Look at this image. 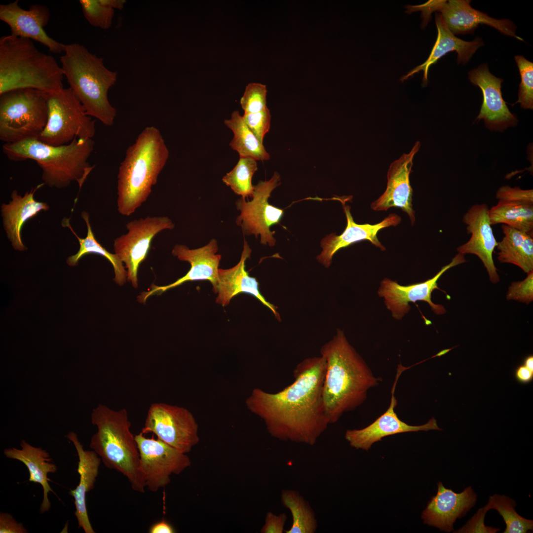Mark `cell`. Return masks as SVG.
I'll use <instances>...</instances> for the list:
<instances>
[{"label":"cell","mask_w":533,"mask_h":533,"mask_svg":"<svg viewBox=\"0 0 533 533\" xmlns=\"http://www.w3.org/2000/svg\"><path fill=\"white\" fill-rule=\"evenodd\" d=\"M325 371L323 356L306 358L294 370L291 384L274 393L253 389L247 407L272 437L312 446L330 424L322 397Z\"/></svg>","instance_id":"6da1fadb"},{"label":"cell","mask_w":533,"mask_h":533,"mask_svg":"<svg viewBox=\"0 0 533 533\" xmlns=\"http://www.w3.org/2000/svg\"><path fill=\"white\" fill-rule=\"evenodd\" d=\"M320 351L326 360L323 400L329 423H334L343 414L360 406L369 389L381 380L374 376L339 329Z\"/></svg>","instance_id":"7a4b0ae2"},{"label":"cell","mask_w":533,"mask_h":533,"mask_svg":"<svg viewBox=\"0 0 533 533\" xmlns=\"http://www.w3.org/2000/svg\"><path fill=\"white\" fill-rule=\"evenodd\" d=\"M169 150L159 130L146 127L127 150L117 175L118 212L128 216L145 202L169 157Z\"/></svg>","instance_id":"3957f363"},{"label":"cell","mask_w":533,"mask_h":533,"mask_svg":"<svg viewBox=\"0 0 533 533\" xmlns=\"http://www.w3.org/2000/svg\"><path fill=\"white\" fill-rule=\"evenodd\" d=\"M92 139L75 138L64 145L52 146L38 139L4 143L2 152L10 160L32 159L42 169V179L50 187L65 188L72 182L79 189L93 169L88 159L94 150Z\"/></svg>","instance_id":"277c9868"},{"label":"cell","mask_w":533,"mask_h":533,"mask_svg":"<svg viewBox=\"0 0 533 533\" xmlns=\"http://www.w3.org/2000/svg\"><path fill=\"white\" fill-rule=\"evenodd\" d=\"M61 66L32 40L12 35L0 38V95L31 88L48 93L64 88Z\"/></svg>","instance_id":"5b68a950"},{"label":"cell","mask_w":533,"mask_h":533,"mask_svg":"<svg viewBox=\"0 0 533 533\" xmlns=\"http://www.w3.org/2000/svg\"><path fill=\"white\" fill-rule=\"evenodd\" d=\"M61 67L70 88L81 102L86 114L106 126H112L116 111L108 97L115 83L117 73L106 68L103 59L78 43L64 45Z\"/></svg>","instance_id":"8992f818"},{"label":"cell","mask_w":533,"mask_h":533,"mask_svg":"<svg viewBox=\"0 0 533 533\" xmlns=\"http://www.w3.org/2000/svg\"><path fill=\"white\" fill-rule=\"evenodd\" d=\"M91 418L97 431L91 438L90 448L106 467L122 474L134 491L144 493L139 453L126 409L115 411L100 404L93 409Z\"/></svg>","instance_id":"52a82bcc"},{"label":"cell","mask_w":533,"mask_h":533,"mask_svg":"<svg viewBox=\"0 0 533 533\" xmlns=\"http://www.w3.org/2000/svg\"><path fill=\"white\" fill-rule=\"evenodd\" d=\"M48 93L24 88L0 95V139L14 143L39 138L47 120Z\"/></svg>","instance_id":"ba28073f"},{"label":"cell","mask_w":533,"mask_h":533,"mask_svg":"<svg viewBox=\"0 0 533 533\" xmlns=\"http://www.w3.org/2000/svg\"><path fill=\"white\" fill-rule=\"evenodd\" d=\"M47 105V120L39 138L41 141L61 146L75 138L94 137L95 121L70 87L48 93Z\"/></svg>","instance_id":"9c48e42d"},{"label":"cell","mask_w":533,"mask_h":533,"mask_svg":"<svg viewBox=\"0 0 533 533\" xmlns=\"http://www.w3.org/2000/svg\"><path fill=\"white\" fill-rule=\"evenodd\" d=\"M198 426L188 409L164 403L150 406L141 432L157 438L187 454L199 441Z\"/></svg>","instance_id":"30bf717a"},{"label":"cell","mask_w":533,"mask_h":533,"mask_svg":"<svg viewBox=\"0 0 533 533\" xmlns=\"http://www.w3.org/2000/svg\"><path fill=\"white\" fill-rule=\"evenodd\" d=\"M135 439L145 487L152 492L167 486L171 475L180 474L191 464L186 454L158 438H147L141 432Z\"/></svg>","instance_id":"8fae6325"},{"label":"cell","mask_w":533,"mask_h":533,"mask_svg":"<svg viewBox=\"0 0 533 533\" xmlns=\"http://www.w3.org/2000/svg\"><path fill=\"white\" fill-rule=\"evenodd\" d=\"M280 181L279 174L275 172L269 180L261 181L254 186L250 201L241 197L236 201V209L240 212L236 223L241 228L243 234H255L257 238L260 235V243L270 246L276 243L274 231H270V228L279 223L284 211L269 204L268 200L272 191L280 185Z\"/></svg>","instance_id":"7c38bea8"},{"label":"cell","mask_w":533,"mask_h":533,"mask_svg":"<svg viewBox=\"0 0 533 533\" xmlns=\"http://www.w3.org/2000/svg\"><path fill=\"white\" fill-rule=\"evenodd\" d=\"M174 224L167 217H150L132 220L126 224L127 232L114 239L115 254L125 264L127 280L136 288L138 271L145 260L154 237L164 229H172Z\"/></svg>","instance_id":"4fadbf2b"},{"label":"cell","mask_w":533,"mask_h":533,"mask_svg":"<svg viewBox=\"0 0 533 533\" xmlns=\"http://www.w3.org/2000/svg\"><path fill=\"white\" fill-rule=\"evenodd\" d=\"M466 261L464 255L457 253L451 262L442 267L433 277L422 282L407 286L401 285L396 281L384 278L381 282L378 293L384 299L387 308L397 320H401L409 311L410 303L420 301L427 303L436 314H443L446 310L442 305L432 302V293L435 289H439L437 281L443 273Z\"/></svg>","instance_id":"5bb4252c"},{"label":"cell","mask_w":533,"mask_h":533,"mask_svg":"<svg viewBox=\"0 0 533 533\" xmlns=\"http://www.w3.org/2000/svg\"><path fill=\"white\" fill-rule=\"evenodd\" d=\"M218 250L217 241L214 239L206 245L193 249L183 244H176L172 249V255L180 261L189 262L190 265V270L185 275L171 284L161 286L152 284L147 291L138 297V301L144 303L152 295H160L188 281L207 280L211 283L213 288L218 280L221 259V255L216 254Z\"/></svg>","instance_id":"9a60e30c"},{"label":"cell","mask_w":533,"mask_h":533,"mask_svg":"<svg viewBox=\"0 0 533 533\" xmlns=\"http://www.w3.org/2000/svg\"><path fill=\"white\" fill-rule=\"evenodd\" d=\"M405 369L406 368L401 365L398 368L391 389L390 405L387 410L368 426L360 429H348L346 431L345 438L351 447L367 451L374 443L381 441L382 438L386 436L408 432L442 430L438 427L437 420L434 418L424 424L411 425L398 417L394 411L397 404L394 392L398 378Z\"/></svg>","instance_id":"2e32d148"},{"label":"cell","mask_w":533,"mask_h":533,"mask_svg":"<svg viewBox=\"0 0 533 533\" xmlns=\"http://www.w3.org/2000/svg\"><path fill=\"white\" fill-rule=\"evenodd\" d=\"M49 18V10L44 5H32L24 9L18 0L0 5V19L9 27L11 35L34 40L53 53L59 54L64 52V44L50 38L44 30Z\"/></svg>","instance_id":"e0dca14e"},{"label":"cell","mask_w":533,"mask_h":533,"mask_svg":"<svg viewBox=\"0 0 533 533\" xmlns=\"http://www.w3.org/2000/svg\"><path fill=\"white\" fill-rule=\"evenodd\" d=\"M489 210L486 204H474L464 214L462 222L471 237L457 250L464 255L470 254L477 256L486 268L491 282L496 283L499 281V276L493 254L498 242L493 233Z\"/></svg>","instance_id":"ac0fdd59"},{"label":"cell","mask_w":533,"mask_h":533,"mask_svg":"<svg viewBox=\"0 0 533 533\" xmlns=\"http://www.w3.org/2000/svg\"><path fill=\"white\" fill-rule=\"evenodd\" d=\"M468 79L481 89L483 103L476 120L483 119L486 127L492 131L502 132L515 126L518 119L509 110L501 91L503 80L492 75L487 64L479 66L468 73Z\"/></svg>","instance_id":"d6986e66"},{"label":"cell","mask_w":533,"mask_h":533,"mask_svg":"<svg viewBox=\"0 0 533 533\" xmlns=\"http://www.w3.org/2000/svg\"><path fill=\"white\" fill-rule=\"evenodd\" d=\"M420 147L417 142L410 152L403 154L389 166L387 173V186L384 192L371 205L375 211H386L391 207H399L409 216L412 225L415 222L413 208V190L410 175L415 154Z\"/></svg>","instance_id":"ffe728a7"},{"label":"cell","mask_w":533,"mask_h":533,"mask_svg":"<svg viewBox=\"0 0 533 533\" xmlns=\"http://www.w3.org/2000/svg\"><path fill=\"white\" fill-rule=\"evenodd\" d=\"M437 494L428 502L422 513L423 523L450 533L457 519L464 517L475 505L477 495L471 486L460 493L446 488L441 482L437 484Z\"/></svg>","instance_id":"44dd1931"},{"label":"cell","mask_w":533,"mask_h":533,"mask_svg":"<svg viewBox=\"0 0 533 533\" xmlns=\"http://www.w3.org/2000/svg\"><path fill=\"white\" fill-rule=\"evenodd\" d=\"M339 200L342 203L346 216V227L340 235L333 233L324 237L321 242L322 251L316 257L318 261L327 268L331 265L333 257L338 250L355 242L368 240L381 250L384 251L385 247L378 238V232L387 227L396 226L401 221L399 215L391 213L376 224H358L353 220L350 212V207L345 205L344 200Z\"/></svg>","instance_id":"7402d4cb"},{"label":"cell","mask_w":533,"mask_h":533,"mask_svg":"<svg viewBox=\"0 0 533 533\" xmlns=\"http://www.w3.org/2000/svg\"><path fill=\"white\" fill-rule=\"evenodd\" d=\"M470 0H437L436 11L440 12L449 30L454 35L473 33L479 24L492 27L502 34L516 38V26L509 19H496L472 8Z\"/></svg>","instance_id":"603a6c76"},{"label":"cell","mask_w":533,"mask_h":533,"mask_svg":"<svg viewBox=\"0 0 533 533\" xmlns=\"http://www.w3.org/2000/svg\"><path fill=\"white\" fill-rule=\"evenodd\" d=\"M252 250L244 239L243 249L239 262L228 269L219 268L218 277L213 290L217 294L216 302L223 306L228 305L231 300L241 293L252 295L267 306L275 318L281 321L276 307L267 302L259 290V283L255 277L250 276L245 270V262L250 258Z\"/></svg>","instance_id":"cb8c5ba5"},{"label":"cell","mask_w":533,"mask_h":533,"mask_svg":"<svg viewBox=\"0 0 533 533\" xmlns=\"http://www.w3.org/2000/svg\"><path fill=\"white\" fill-rule=\"evenodd\" d=\"M66 437L74 445L78 457L77 472L80 476L79 482L76 489L71 490L69 492L74 499L75 515L78 527L82 529L85 533H94L87 513L86 495L94 489L101 459L94 451L84 450L77 434L74 432H69Z\"/></svg>","instance_id":"d4e9b609"},{"label":"cell","mask_w":533,"mask_h":533,"mask_svg":"<svg viewBox=\"0 0 533 533\" xmlns=\"http://www.w3.org/2000/svg\"><path fill=\"white\" fill-rule=\"evenodd\" d=\"M42 185L32 189L23 196L19 194L16 190H13L11 194V201L1 206L3 228L11 245L16 250L23 251L27 249L21 236L25 223L40 211H46L49 208L46 203L35 199L36 191Z\"/></svg>","instance_id":"484cf974"},{"label":"cell","mask_w":533,"mask_h":533,"mask_svg":"<svg viewBox=\"0 0 533 533\" xmlns=\"http://www.w3.org/2000/svg\"><path fill=\"white\" fill-rule=\"evenodd\" d=\"M20 449L9 448L4 450L3 454L7 458L21 461L28 469L29 481L39 484L43 489V499L39 511L43 514L49 510L51 502L48 495L49 492L55 493L49 484V473H55L56 465L52 462L49 453L41 448L34 447L25 440L20 444Z\"/></svg>","instance_id":"4316f807"},{"label":"cell","mask_w":533,"mask_h":533,"mask_svg":"<svg viewBox=\"0 0 533 533\" xmlns=\"http://www.w3.org/2000/svg\"><path fill=\"white\" fill-rule=\"evenodd\" d=\"M435 23L438 31L437 38L428 59L424 63L402 77L401 80L404 81L415 74L422 71V82L423 85H425L427 83L429 67L445 54L451 51H456L457 53L458 63L465 64L469 61L477 50L484 45V42L479 38H477L471 41H467L456 37L447 27L440 13L436 14Z\"/></svg>","instance_id":"83f0119b"},{"label":"cell","mask_w":533,"mask_h":533,"mask_svg":"<svg viewBox=\"0 0 533 533\" xmlns=\"http://www.w3.org/2000/svg\"><path fill=\"white\" fill-rule=\"evenodd\" d=\"M501 229L504 236L496 246L498 260L515 265L526 273L533 271V235L505 225Z\"/></svg>","instance_id":"f1b7e54d"},{"label":"cell","mask_w":533,"mask_h":533,"mask_svg":"<svg viewBox=\"0 0 533 533\" xmlns=\"http://www.w3.org/2000/svg\"><path fill=\"white\" fill-rule=\"evenodd\" d=\"M81 216L87 226V235L84 238L77 235L68 220L65 219V221H64L65 226L68 227L71 230L73 233L77 238L79 244L78 251L76 254L68 257L67 263L70 266H75L77 265L79 260L86 254L92 253L100 255L106 258L112 264L115 275L114 281L117 284L122 285L127 280V270L125 269L123 263L115 253L112 254L108 251L96 240L92 230L89 214L86 212L83 211L81 213Z\"/></svg>","instance_id":"f546056e"},{"label":"cell","mask_w":533,"mask_h":533,"mask_svg":"<svg viewBox=\"0 0 533 533\" xmlns=\"http://www.w3.org/2000/svg\"><path fill=\"white\" fill-rule=\"evenodd\" d=\"M224 123L233 133L229 146L238 153L239 157L261 161L269 159L270 155L263 143L247 126L238 111H233L230 118L225 120Z\"/></svg>","instance_id":"4dcf8cb0"},{"label":"cell","mask_w":533,"mask_h":533,"mask_svg":"<svg viewBox=\"0 0 533 533\" xmlns=\"http://www.w3.org/2000/svg\"><path fill=\"white\" fill-rule=\"evenodd\" d=\"M491 225H507L533 235V204L498 200L489 210Z\"/></svg>","instance_id":"1f68e13d"},{"label":"cell","mask_w":533,"mask_h":533,"mask_svg":"<svg viewBox=\"0 0 533 533\" xmlns=\"http://www.w3.org/2000/svg\"><path fill=\"white\" fill-rule=\"evenodd\" d=\"M281 501L289 509L293 519L292 526L286 533H314L317 527L315 515L309 503L293 490H283Z\"/></svg>","instance_id":"d6a6232c"},{"label":"cell","mask_w":533,"mask_h":533,"mask_svg":"<svg viewBox=\"0 0 533 533\" xmlns=\"http://www.w3.org/2000/svg\"><path fill=\"white\" fill-rule=\"evenodd\" d=\"M516 501L505 495L494 494L489 496L484 506L488 511L496 510L506 525L503 533H527L533 531V520L525 518L515 510Z\"/></svg>","instance_id":"836d02e7"},{"label":"cell","mask_w":533,"mask_h":533,"mask_svg":"<svg viewBox=\"0 0 533 533\" xmlns=\"http://www.w3.org/2000/svg\"><path fill=\"white\" fill-rule=\"evenodd\" d=\"M256 161L249 157H239L234 168L222 178L223 182L235 194L245 199L252 198L253 195L254 186L252 180L258 169Z\"/></svg>","instance_id":"e575fe53"},{"label":"cell","mask_w":533,"mask_h":533,"mask_svg":"<svg viewBox=\"0 0 533 533\" xmlns=\"http://www.w3.org/2000/svg\"><path fill=\"white\" fill-rule=\"evenodd\" d=\"M515 60L521 75L518 100L515 103L520 104L524 109H533V64L524 56H515Z\"/></svg>","instance_id":"d590c367"},{"label":"cell","mask_w":533,"mask_h":533,"mask_svg":"<svg viewBox=\"0 0 533 533\" xmlns=\"http://www.w3.org/2000/svg\"><path fill=\"white\" fill-rule=\"evenodd\" d=\"M83 14L92 26L106 30L112 24L114 10L102 4L99 0H80Z\"/></svg>","instance_id":"8d00e7d4"},{"label":"cell","mask_w":533,"mask_h":533,"mask_svg":"<svg viewBox=\"0 0 533 533\" xmlns=\"http://www.w3.org/2000/svg\"><path fill=\"white\" fill-rule=\"evenodd\" d=\"M267 89L260 83H249L240 100V104L244 113L260 112L266 106Z\"/></svg>","instance_id":"74e56055"},{"label":"cell","mask_w":533,"mask_h":533,"mask_svg":"<svg viewBox=\"0 0 533 533\" xmlns=\"http://www.w3.org/2000/svg\"><path fill=\"white\" fill-rule=\"evenodd\" d=\"M243 120L258 140L263 143L266 134L270 126L271 115L267 107L255 113H244Z\"/></svg>","instance_id":"f35d334b"},{"label":"cell","mask_w":533,"mask_h":533,"mask_svg":"<svg viewBox=\"0 0 533 533\" xmlns=\"http://www.w3.org/2000/svg\"><path fill=\"white\" fill-rule=\"evenodd\" d=\"M506 299L529 304L533 300V271L527 273L522 281L512 282L508 288Z\"/></svg>","instance_id":"ab89813d"},{"label":"cell","mask_w":533,"mask_h":533,"mask_svg":"<svg viewBox=\"0 0 533 533\" xmlns=\"http://www.w3.org/2000/svg\"><path fill=\"white\" fill-rule=\"evenodd\" d=\"M496 198L498 200L533 204V190H522L517 187L512 188L508 185L503 186L497 190Z\"/></svg>","instance_id":"60d3db41"},{"label":"cell","mask_w":533,"mask_h":533,"mask_svg":"<svg viewBox=\"0 0 533 533\" xmlns=\"http://www.w3.org/2000/svg\"><path fill=\"white\" fill-rule=\"evenodd\" d=\"M487 510L485 507L479 508L477 512L460 529L454 532L456 533H495L500 529L487 526L484 520Z\"/></svg>","instance_id":"b9f144b4"},{"label":"cell","mask_w":533,"mask_h":533,"mask_svg":"<svg viewBox=\"0 0 533 533\" xmlns=\"http://www.w3.org/2000/svg\"><path fill=\"white\" fill-rule=\"evenodd\" d=\"M287 519V515L284 513L276 515L271 512H268L266 515L265 524L260 532L261 533H282Z\"/></svg>","instance_id":"7bdbcfd3"},{"label":"cell","mask_w":533,"mask_h":533,"mask_svg":"<svg viewBox=\"0 0 533 533\" xmlns=\"http://www.w3.org/2000/svg\"><path fill=\"white\" fill-rule=\"evenodd\" d=\"M27 530L21 523H18L11 515L0 513V533H27Z\"/></svg>","instance_id":"ee69618b"},{"label":"cell","mask_w":533,"mask_h":533,"mask_svg":"<svg viewBox=\"0 0 533 533\" xmlns=\"http://www.w3.org/2000/svg\"><path fill=\"white\" fill-rule=\"evenodd\" d=\"M513 374L516 381L521 384H529L533 380V372L522 363L515 368Z\"/></svg>","instance_id":"f6af8a7d"},{"label":"cell","mask_w":533,"mask_h":533,"mask_svg":"<svg viewBox=\"0 0 533 533\" xmlns=\"http://www.w3.org/2000/svg\"><path fill=\"white\" fill-rule=\"evenodd\" d=\"M149 532L150 533H174L176 532L171 525L162 519L152 525L149 530Z\"/></svg>","instance_id":"bcb514c9"},{"label":"cell","mask_w":533,"mask_h":533,"mask_svg":"<svg viewBox=\"0 0 533 533\" xmlns=\"http://www.w3.org/2000/svg\"><path fill=\"white\" fill-rule=\"evenodd\" d=\"M103 5L112 9L121 10L126 2L125 0H99Z\"/></svg>","instance_id":"7dc6e473"},{"label":"cell","mask_w":533,"mask_h":533,"mask_svg":"<svg viewBox=\"0 0 533 533\" xmlns=\"http://www.w3.org/2000/svg\"><path fill=\"white\" fill-rule=\"evenodd\" d=\"M522 364L531 371L533 372V355L530 354L526 356L524 358Z\"/></svg>","instance_id":"c3c4849f"}]
</instances>
